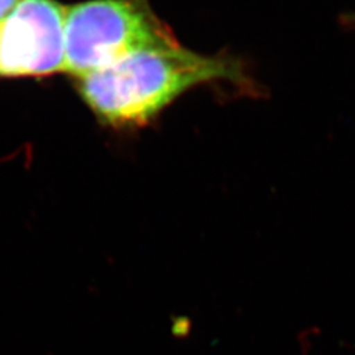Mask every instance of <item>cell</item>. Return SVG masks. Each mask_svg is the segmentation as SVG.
<instances>
[{"label": "cell", "instance_id": "obj_1", "mask_svg": "<svg viewBox=\"0 0 355 355\" xmlns=\"http://www.w3.org/2000/svg\"><path fill=\"white\" fill-rule=\"evenodd\" d=\"M252 87L245 64L232 55H204L183 48H154L76 78L80 98L107 127L146 125L184 92L207 83Z\"/></svg>", "mask_w": 355, "mask_h": 355}, {"label": "cell", "instance_id": "obj_2", "mask_svg": "<svg viewBox=\"0 0 355 355\" xmlns=\"http://www.w3.org/2000/svg\"><path fill=\"white\" fill-rule=\"evenodd\" d=\"M180 45L150 0H89L66 7L64 73L74 78L129 54Z\"/></svg>", "mask_w": 355, "mask_h": 355}, {"label": "cell", "instance_id": "obj_3", "mask_svg": "<svg viewBox=\"0 0 355 355\" xmlns=\"http://www.w3.org/2000/svg\"><path fill=\"white\" fill-rule=\"evenodd\" d=\"M57 0H20L0 23V78L64 73V15Z\"/></svg>", "mask_w": 355, "mask_h": 355}, {"label": "cell", "instance_id": "obj_4", "mask_svg": "<svg viewBox=\"0 0 355 355\" xmlns=\"http://www.w3.org/2000/svg\"><path fill=\"white\" fill-rule=\"evenodd\" d=\"M20 0H0V23L16 10Z\"/></svg>", "mask_w": 355, "mask_h": 355}]
</instances>
